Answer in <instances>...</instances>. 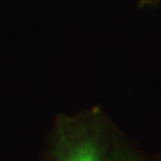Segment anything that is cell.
Wrapping results in <instances>:
<instances>
[{
	"mask_svg": "<svg viewBox=\"0 0 161 161\" xmlns=\"http://www.w3.org/2000/svg\"><path fill=\"white\" fill-rule=\"evenodd\" d=\"M107 161H141L130 152L125 150H114Z\"/></svg>",
	"mask_w": 161,
	"mask_h": 161,
	"instance_id": "obj_2",
	"label": "cell"
},
{
	"mask_svg": "<svg viewBox=\"0 0 161 161\" xmlns=\"http://www.w3.org/2000/svg\"><path fill=\"white\" fill-rule=\"evenodd\" d=\"M53 154L57 161H102L96 140L68 120L59 125Z\"/></svg>",
	"mask_w": 161,
	"mask_h": 161,
	"instance_id": "obj_1",
	"label": "cell"
}]
</instances>
